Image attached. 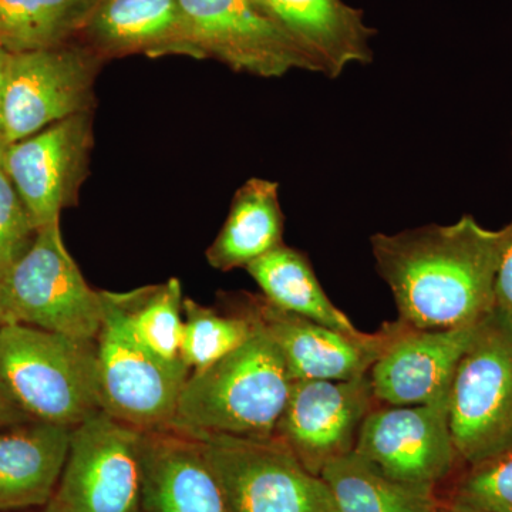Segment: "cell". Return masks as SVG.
<instances>
[{
	"label": "cell",
	"mask_w": 512,
	"mask_h": 512,
	"mask_svg": "<svg viewBox=\"0 0 512 512\" xmlns=\"http://www.w3.org/2000/svg\"><path fill=\"white\" fill-rule=\"evenodd\" d=\"M100 59L80 42L10 53L3 100L5 148L74 114L93 110Z\"/></svg>",
	"instance_id": "obj_9"
},
{
	"label": "cell",
	"mask_w": 512,
	"mask_h": 512,
	"mask_svg": "<svg viewBox=\"0 0 512 512\" xmlns=\"http://www.w3.org/2000/svg\"><path fill=\"white\" fill-rule=\"evenodd\" d=\"M28 421L32 420L10 402L5 393L0 390V429H9V427L19 426Z\"/></svg>",
	"instance_id": "obj_29"
},
{
	"label": "cell",
	"mask_w": 512,
	"mask_h": 512,
	"mask_svg": "<svg viewBox=\"0 0 512 512\" xmlns=\"http://www.w3.org/2000/svg\"><path fill=\"white\" fill-rule=\"evenodd\" d=\"M235 308L265 330L284 357L295 380H353L370 369L406 328V323H384L375 333L349 335L272 305L262 295L241 293Z\"/></svg>",
	"instance_id": "obj_10"
},
{
	"label": "cell",
	"mask_w": 512,
	"mask_h": 512,
	"mask_svg": "<svg viewBox=\"0 0 512 512\" xmlns=\"http://www.w3.org/2000/svg\"><path fill=\"white\" fill-rule=\"evenodd\" d=\"M97 0H0V46L33 52L76 42Z\"/></svg>",
	"instance_id": "obj_23"
},
{
	"label": "cell",
	"mask_w": 512,
	"mask_h": 512,
	"mask_svg": "<svg viewBox=\"0 0 512 512\" xmlns=\"http://www.w3.org/2000/svg\"><path fill=\"white\" fill-rule=\"evenodd\" d=\"M0 390L30 420L74 429L101 410L97 340L3 325Z\"/></svg>",
	"instance_id": "obj_3"
},
{
	"label": "cell",
	"mask_w": 512,
	"mask_h": 512,
	"mask_svg": "<svg viewBox=\"0 0 512 512\" xmlns=\"http://www.w3.org/2000/svg\"><path fill=\"white\" fill-rule=\"evenodd\" d=\"M338 512H433L434 488L393 480L355 450L320 471Z\"/></svg>",
	"instance_id": "obj_22"
},
{
	"label": "cell",
	"mask_w": 512,
	"mask_h": 512,
	"mask_svg": "<svg viewBox=\"0 0 512 512\" xmlns=\"http://www.w3.org/2000/svg\"><path fill=\"white\" fill-rule=\"evenodd\" d=\"M448 421L457 456L470 467L512 447V319L497 308L458 362Z\"/></svg>",
	"instance_id": "obj_4"
},
{
	"label": "cell",
	"mask_w": 512,
	"mask_h": 512,
	"mask_svg": "<svg viewBox=\"0 0 512 512\" xmlns=\"http://www.w3.org/2000/svg\"><path fill=\"white\" fill-rule=\"evenodd\" d=\"M480 322L433 330L407 325L370 369L376 402L386 406L446 402L458 362Z\"/></svg>",
	"instance_id": "obj_15"
},
{
	"label": "cell",
	"mask_w": 512,
	"mask_h": 512,
	"mask_svg": "<svg viewBox=\"0 0 512 512\" xmlns=\"http://www.w3.org/2000/svg\"><path fill=\"white\" fill-rule=\"evenodd\" d=\"M72 430L28 421L0 433V511L50 503L66 464Z\"/></svg>",
	"instance_id": "obj_19"
},
{
	"label": "cell",
	"mask_w": 512,
	"mask_h": 512,
	"mask_svg": "<svg viewBox=\"0 0 512 512\" xmlns=\"http://www.w3.org/2000/svg\"><path fill=\"white\" fill-rule=\"evenodd\" d=\"M375 407L369 375L295 380L274 436L320 477L326 464L355 450L363 421Z\"/></svg>",
	"instance_id": "obj_13"
},
{
	"label": "cell",
	"mask_w": 512,
	"mask_h": 512,
	"mask_svg": "<svg viewBox=\"0 0 512 512\" xmlns=\"http://www.w3.org/2000/svg\"><path fill=\"white\" fill-rule=\"evenodd\" d=\"M252 323L247 342L207 369L190 373L170 429L194 439L274 436L292 379L274 340Z\"/></svg>",
	"instance_id": "obj_2"
},
{
	"label": "cell",
	"mask_w": 512,
	"mask_h": 512,
	"mask_svg": "<svg viewBox=\"0 0 512 512\" xmlns=\"http://www.w3.org/2000/svg\"><path fill=\"white\" fill-rule=\"evenodd\" d=\"M141 480V512H227L201 441L181 431H144Z\"/></svg>",
	"instance_id": "obj_17"
},
{
	"label": "cell",
	"mask_w": 512,
	"mask_h": 512,
	"mask_svg": "<svg viewBox=\"0 0 512 512\" xmlns=\"http://www.w3.org/2000/svg\"><path fill=\"white\" fill-rule=\"evenodd\" d=\"M433 512H450L447 510V508H439L437 507L436 510H434Z\"/></svg>",
	"instance_id": "obj_33"
},
{
	"label": "cell",
	"mask_w": 512,
	"mask_h": 512,
	"mask_svg": "<svg viewBox=\"0 0 512 512\" xmlns=\"http://www.w3.org/2000/svg\"><path fill=\"white\" fill-rule=\"evenodd\" d=\"M495 308L512 319V221L501 229V251L495 279Z\"/></svg>",
	"instance_id": "obj_28"
},
{
	"label": "cell",
	"mask_w": 512,
	"mask_h": 512,
	"mask_svg": "<svg viewBox=\"0 0 512 512\" xmlns=\"http://www.w3.org/2000/svg\"><path fill=\"white\" fill-rule=\"evenodd\" d=\"M201 59L235 72L281 77L291 70L322 73L319 63L255 0H180Z\"/></svg>",
	"instance_id": "obj_11"
},
{
	"label": "cell",
	"mask_w": 512,
	"mask_h": 512,
	"mask_svg": "<svg viewBox=\"0 0 512 512\" xmlns=\"http://www.w3.org/2000/svg\"><path fill=\"white\" fill-rule=\"evenodd\" d=\"M3 325L33 326L97 340L103 291H94L64 245L60 222L37 229L35 241L0 282Z\"/></svg>",
	"instance_id": "obj_5"
},
{
	"label": "cell",
	"mask_w": 512,
	"mask_h": 512,
	"mask_svg": "<svg viewBox=\"0 0 512 512\" xmlns=\"http://www.w3.org/2000/svg\"><path fill=\"white\" fill-rule=\"evenodd\" d=\"M92 147V111H86L57 121L2 151L0 163L36 229L60 222L64 208L77 204L89 175Z\"/></svg>",
	"instance_id": "obj_12"
},
{
	"label": "cell",
	"mask_w": 512,
	"mask_h": 512,
	"mask_svg": "<svg viewBox=\"0 0 512 512\" xmlns=\"http://www.w3.org/2000/svg\"><path fill=\"white\" fill-rule=\"evenodd\" d=\"M319 63L322 74L336 79L350 64L373 60L362 10L343 0H255Z\"/></svg>",
	"instance_id": "obj_18"
},
{
	"label": "cell",
	"mask_w": 512,
	"mask_h": 512,
	"mask_svg": "<svg viewBox=\"0 0 512 512\" xmlns=\"http://www.w3.org/2000/svg\"><path fill=\"white\" fill-rule=\"evenodd\" d=\"M143 433L103 410L74 427L49 505L59 512H141Z\"/></svg>",
	"instance_id": "obj_8"
},
{
	"label": "cell",
	"mask_w": 512,
	"mask_h": 512,
	"mask_svg": "<svg viewBox=\"0 0 512 512\" xmlns=\"http://www.w3.org/2000/svg\"><path fill=\"white\" fill-rule=\"evenodd\" d=\"M37 512H59V511H56L55 508L52 507V505L47 504L46 507H43L42 511H37Z\"/></svg>",
	"instance_id": "obj_32"
},
{
	"label": "cell",
	"mask_w": 512,
	"mask_h": 512,
	"mask_svg": "<svg viewBox=\"0 0 512 512\" xmlns=\"http://www.w3.org/2000/svg\"><path fill=\"white\" fill-rule=\"evenodd\" d=\"M111 296L138 343L161 359H180L184 296L178 279Z\"/></svg>",
	"instance_id": "obj_24"
},
{
	"label": "cell",
	"mask_w": 512,
	"mask_h": 512,
	"mask_svg": "<svg viewBox=\"0 0 512 512\" xmlns=\"http://www.w3.org/2000/svg\"><path fill=\"white\" fill-rule=\"evenodd\" d=\"M9 55L8 50L0 46V154L5 150V144H3V100H5L6 69H8Z\"/></svg>",
	"instance_id": "obj_30"
},
{
	"label": "cell",
	"mask_w": 512,
	"mask_h": 512,
	"mask_svg": "<svg viewBox=\"0 0 512 512\" xmlns=\"http://www.w3.org/2000/svg\"><path fill=\"white\" fill-rule=\"evenodd\" d=\"M245 269L272 305L349 335L362 333L330 301L311 261L299 249L279 245Z\"/></svg>",
	"instance_id": "obj_21"
},
{
	"label": "cell",
	"mask_w": 512,
	"mask_h": 512,
	"mask_svg": "<svg viewBox=\"0 0 512 512\" xmlns=\"http://www.w3.org/2000/svg\"><path fill=\"white\" fill-rule=\"evenodd\" d=\"M255 326L245 313H220L201 303L184 299L180 359L191 372L207 369L247 342Z\"/></svg>",
	"instance_id": "obj_25"
},
{
	"label": "cell",
	"mask_w": 512,
	"mask_h": 512,
	"mask_svg": "<svg viewBox=\"0 0 512 512\" xmlns=\"http://www.w3.org/2000/svg\"><path fill=\"white\" fill-rule=\"evenodd\" d=\"M104 319L97 336L100 407L141 431L167 429L190 367L144 348L128 329L111 292L103 291Z\"/></svg>",
	"instance_id": "obj_7"
},
{
	"label": "cell",
	"mask_w": 512,
	"mask_h": 512,
	"mask_svg": "<svg viewBox=\"0 0 512 512\" xmlns=\"http://www.w3.org/2000/svg\"><path fill=\"white\" fill-rule=\"evenodd\" d=\"M3 326V322H2V318H0V328H2Z\"/></svg>",
	"instance_id": "obj_34"
},
{
	"label": "cell",
	"mask_w": 512,
	"mask_h": 512,
	"mask_svg": "<svg viewBox=\"0 0 512 512\" xmlns=\"http://www.w3.org/2000/svg\"><path fill=\"white\" fill-rule=\"evenodd\" d=\"M451 504L477 512H512V447L471 466Z\"/></svg>",
	"instance_id": "obj_26"
},
{
	"label": "cell",
	"mask_w": 512,
	"mask_h": 512,
	"mask_svg": "<svg viewBox=\"0 0 512 512\" xmlns=\"http://www.w3.org/2000/svg\"><path fill=\"white\" fill-rule=\"evenodd\" d=\"M447 510L450 512H477L473 510H468V508L461 507V505L451 504L450 507H447Z\"/></svg>",
	"instance_id": "obj_31"
},
{
	"label": "cell",
	"mask_w": 512,
	"mask_h": 512,
	"mask_svg": "<svg viewBox=\"0 0 512 512\" xmlns=\"http://www.w3.org/2000/svg\"><path fill=\"white\" fill-rule=\"evenodd\" d=\"M37 229L0 163V282L35 241Z\"/></svg>",
	"instance_id": "obj_27"
},
{
	"label": "cell",
	"mask_w": 512,
	"mask_h": 512,
	"mask_svg": "<svg viewBox=\"0 0 512 512\" xmlns=\"http://www.w3.org/2000/svg\"><path fill=\"white\" fill-rule=\"evenodd\" d=\"M284 229L279 184L251 178L235 194L227 221L205 252L208 264L221 272L247 268L285 244Z\"/></svg>",
	"instance_id": "obj_20"
},
{
	"label": "cell",
	"mask_w": 512,
	"mask_h": 512,
	"mask_svg": "<svg viewBox=\"0 0 512 512\" xmlns=\"http://www.w3.org/2000/svg\"><path fill=\"white\" fill-rule=\"evenodd\" d=\"M77 42L103 60L130 55L201 59L180 0H97Z\"/></svg>",
	"instance_id": "obj_16"
},
{
	"label": "cell",
	"mask_w": 512,
	"mask_h": 512,
	"mask_svg": "<svg viewBox=\"0 0 512 512\" xmlns=\"http://www.w3.org/2000/svg\"><path fill=\"white\" fill-rule=\"evenodd\" d=\"M355 451L393 480L436 487L458 460L448 400L375 407L363 421Z\"/></svg>",
	"instance_id": "obj_14"
},
{
	"label": "cell",
	"mask_w": 512,
	"mask_h": 512,
	"mask_svg": "<svg viewBox=\"0 0 512 512\" xmlns=\"http://www.w3.org/2000/svg\"><path fill=\"white\" fill-rule=\"evenodd\" d=\"M377 274L389 285L399 320L420 330L474 325L495 308L501 229L471 215L372 239Z\"/></svg>",
	"instance_id": "obj_1"
},
{
	"label": "cell",
	"mask_w": 512,
	"mask_h": 512,
	"mask_svg": "<svg viewBox=\"0 0 512 512\" xmlns=\"http://www.w3.org/2000/svg\"><path fill=\"white\" fill-rule=\"evenodd\" d=\"M227 512H338L328 485L278 437L198 439Z\"/></svg>",
	"instance_id": "obj_6"
}]
</instances>
